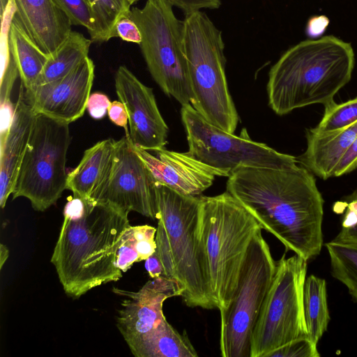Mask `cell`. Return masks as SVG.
I'll use <instances>...</instances> for the list:
<instances>
[{
	"label": "cell",
	"mask_w": 357,
	"mask_h": 357,
	"mask_svg": "<svg viewBox=\"0 0 357 357\" xmlns=\"http://www.w3.org/2000/svg\"><path fill=\"white\" fill-rule=\"evenodd\" d=\"M285 247L306 261L323 245L324 199L312 172L296 162L280 169L241 167L227 190Z\"/></svg>",
	"instance_id": "cell-1"
},
{
	"label": "cell",
	"mask_w": 357,
	"mask_h": 357,
	"mask_svg": "<svg viewBox=\"0 0 357 357\" xmlns=\"http://www.w3.org/2000/svg\"><path fill=\"white\" fill-rule=\"evenodd\" d=\"M128 213L77 196L68 201L51 258L67 295L79 298L122 277L116 259L123 234L130 226Z\"/></svg>",
	"instance_id": "cell-2"
},
{
	"label": "cell",
	"mask_w": 357,
	"mask_h": 357,
	"mask_svg": "<svg viewBox=\"0 0 357 357\" xmlns=\"http://www.w3.org/2000/svg\"><path fill=\"white\" fill-rule=\"evenodd\" d=\"M354 52L334 36L305 40L287 50L268 73V105L278 115L313 104L324 105L351 78Z\"/></svg>",
	"instance_id": "cell-3"
},
{
	"label": "cell",
	"mask_w": 357,
	"mask_h": 357,
	"mask_svg": "<svg viewBox=\"0 0 357 357\" xmlns=\"http://www.w3.org/2000/svg\"><path fill=\"white\" fill-rule=\"evenodd\" d=\"M156 194V251L163 275L177 282L188 307L215 308L199 241L201 196L183 195L158 183Z\"/></svg>",
	"instance_id": "cell-4"
},
{
	"label": "cell",
	"mask_w": 357,
	"mask_h": 357,
	"mask_svg": "<svg viewBox=\"0 0 357 357\" xmlns=\"http://www.w3.org/2000/svg\"><path fill=\"white\" fill-rule=\"evenodd\" d=\"M262 229L254 216L227 191L201 196L199 241L215 308L229 305L250 243Z\"/></svg>",
	"instance_id": "cell-5"
},
{
	"label": "cell",
	"mask_w": 357,
	"mask_h": 357,
	"mask_svg": "<svg viewBox=\"0 0 357 357\" xmlns=\"http://www.w3.org/2000/svg\"><path fill=\"white\" fill-rule=\"evenodd\" d=\"M183 22L190 103L210 123L234 134L238 115L228 89L222 31L200 10L185 15Z\"/></svg>",
	"instance_id": "cell-6"
},
{
	"label": "cell",
	"mask_w": 357,
	"mask_h": 357,
	"mask_svg": "<svg viewBox=\"0 0 357 357\" xmlns=\"http://www.w3.org/2000/svg\"><path fill=\"white\" fill-rule=\"evenodd\" d=\"M130 17L141 33L139 45L153 79L181 106L190 104L183 20L176 17L168 0H146L142 8H132Z\"/></svg>",
	"instance_id": "cell-7"
},
{
	"label": "cell",
	"mask_w": 357,
	"mask_h": 357,
	"mask_svg": "<svg viewBox=\"0 0 357 357\" xmlns=\"http://www.w3.org/2000/svg\"><path fill=\"white\" fill-rule=\"evenodd\" d=\"M69 123L36 114L19 169L13 199H28L33 209L44 211L67 189Z\"/></svg>",
	"instance_id": "cell-8"
},
{
	"label": "cell",
	"mask_w": 357,
	"mask_h": 357,
	"mask_svg": "<svg viewBox=\"0 0 357 357\" xmlns=\"http://www.w3.org/2000/svg\"><path fill=\"white\" fill-rule=\"evenodd\" d=\"M307 261L284 255L262 303L250 340V357H266L284 344L307 337L303 310Z\"/></svg>",
	"instance_id": "cell-9"
},
{
	"label": "cell",
	"mask_w": 357,
	"mask_h": 357,
	"mask_svg": "<svg viewBox=\"0 0 357 357\" xmlns=\"http://www.w3.org/2000/svg\"><path fill=\"white\" fill-rule=\"evenodd\" d=\"M276 270L261 230L252 238L237 287L220 312V349L223 357H250L251 335Z\"/></svg>",
	"instance_id": "cell-10"
},
{
	"label": "cell",
	"mask_w": 357,
	"mask_h": 357,
	"mask_svg": "<svg viewBox=\"0 0 357 357\" xmlns=\"http://www.w3.org/2000/svg\"><path fill=\"white\" fill-rule=\"evenodd\" d=\"M181 114L187 135L188 152L229 176L241 167L280 169L297 162L293 155L252 141L245 128L236 136L212 125L191 104L182 105Z\"/></svg>",
	"instance_id": "cell-11"
},
{
	"label": "cell",
	"mask_w": 357,
	"mask_h": 357,
	"mask_svg": "<svg viewBox=\"0 0 357 357\" xmlns=\"http://www.w3.org/2000/svg\"><path fill=\"white\" fill-rule=\"evenodd\" d=\"M96 203L158 219L156 181L126 135L116 140L112 172Z\"/></svg>",
	"instance_id": "cell-12"
},
{
	"label": "cell",
	"mask_w": 357,
	"mask_h": 357,
	"mask_svg": "<svg viewBox=\"0 0 357 357\" xmlns=\"http://www.w3.org/2000/svg\"><path fill=\"white\" fill-rule=\"evenodd\" d=\"M116 94L128 114L132 144L146 151L165 148L168 127L158 107L153 89L144 85L125 66L115 74Z\"/></svg>",
	"instance_id": "cell-13"
},
{
	"label": "cell",
	"mask_w": 357,
	"mask_h": 357,
	"mask_svg": "<svg viewBox=\"0 0 357 357\" xmlns=\"http://www.w3.org/2000/svg\"><path fill=\"white\" fill-rule=\"evenodd\" d=\"M95 73L89 56L67 75L57 80L24 89L28 102L36 114L70 123L86 109Z\"/></svg>",
	"instance_id": "cell-14"
},
{
	"label": "cell",
	"mask_w": 357,
	"mask_h": 357,
	"mask_svg": "<svg viewBox=\"0 0 357 357\" xmlns=\"http://www.w3.org/2000/svg\"><path fill=\"white\" fill-rule=\"evenodd\" d=\"M127 298L119 311L116 326L129 348L156 330L165 320L162 306L165 300L181 296L183 289L175 280L161 275L148 281L137 291L113 288Z\"/></svg>",
	"instance_id": "cell-15"
},
{
	"label": "cell",
	"mask_w": 357,
	"mask_h": 357,
	"mask_svg": "<svg viewBox=\"0 0 357 357\" xmlns=\"http://www.w3.org/2000/svg\"><path fill=\"white\" fill-rule=\"evenodd\" d=\"M132 145L156 183L183 195L199 196L213 184L215 176H229L228 173L201 162L188 152L162 148L153 151L155 153L153 155L141 147Z\"/></svg>",
	"instance_id": "cell-16"
},
{
	"label": "cell",
	"mask_w": 357,
	"mask_h": 357,
	"mask_svg": "<svg viewBox=\"0 0 357 357\" xmlns=\"http://www.w3.org/2000/svg\"><path fill=\"white\" fill-rule=\"evenodd\" d=\"M13 22L48 56L54 54L73 31L68 16L53 0H14Z\"/></svg>",
	"instance_id": "cell-17"
},
{
	"label": "cell",
	"mask_w": 357,
	"mask_h": 357,
	"mask_svg": "<svg viewBox=\"0 0 357 357\" xmlns=\"http://www.w3.org/2000/svg\"><path fill=\"white\" fill-rule=\"evenodd\" d=\"M15 115L7 135L0 139V206L13 193L36 114L28 102L21 84Z\"/></svg>",
	"instance_id": "cell-18"
},
{
	"label": "cell",
	"mask_w": 357,
	"mask_h": 357,
	"mask_svg": "<svg viewBox=\"0 0 357 357\" xmlns=\"http://www.w3.org/2000/svg\"><path fill=\"white\" fill-rule=\"evenodd\" d=\"M116 140L99 141L86 149L78 165L68 174L67 189L73 196L96 203L109 178Z\"/></svg>",
	"instance_id": "cell-19"
},
{
	"label": "cell",
	"mask_w": 357,
	"mask_h": 357,
	"mask_svg": "<svg viewBox=\"0 0 357 357\" xmlns=\"http://www.w3.org/2000/svg\"><path fill=\"white\" fill-rule=\"evenodd\" d=\"M357 136V121L344 128L324 133L306 131L307 149L297 162L323 179L333 176L340 159Z\"/></svg>",
	"instance_id": "cell-20"
},
{
	"label": "cell",
	"mask_w": 357,
	"mask_h": 357,
	"mask_svg": "<svg viewBox=\"0 0 357 357\" xmlns=\"http://www.w3.org/2000/svg\"><path fill=\"white\" fill-rule=\"evenodd\" d=\"M136 357H197L184 331L179 333L165 319L156 330L130 348Z\"/></svg>",
	"instance_id": "cell-21"
},
{
	"label": "cell",
	"mask_w": 357,
	"mask_h": 357,
	"mask_svg": "<svg viewBox=\"0 0 357 357\" xmlns=\"http://www.w3.org/2000/svg\"><path fill=\"white\" fill-rule=\"evenodd\" d=\"M10 51L25 89L36 85L50 56L43 52L16 23L12 21L9 33Z\"/></svg>",
	"instance_id": "cell-22"
},
{
	"label": "cell",
	"mask_w": 357,
	"mask_h": 357,
	"mask_svg": "<svg viewBox=\"0 0 357 357\" xmlns=\"http://www.w3.org/2000/svg\"><path fill=\"white\" fill-rule=\"evenodd\" d=\"M91 43L81 33L72 31L59 50L49 57L36 85L57 80L73 71L89 56Z\"/></svg>",
	"instance_id": "cell-23"
},
{
	"label": "cell",
	"mask_w": 357,
	"mask_h": 357,
	"mask_svg": "<svg viewBox=\"0 0 357 357\" xmlns=\"http://www.w3.org/2000/svg\"><path fill=\"white\" fill-rule=\"evenodd\" d=\"M303 310L307 336L317 344L330 321L325 280L313 275L306 278L303 287Z\"/></svg>",
	"instance_id": "cell-24"
},
{
	"label": "cell",
	"mask_w": 357,
	"mask_h": 357,
	"mask_svg": "<svg viewBox=\"0 0 357 357\" xmlns=\"http://www.w3.org/2000/svg\"><path fill=\"white\" fill-rule=\"evenodd\" d=\"M157 229L149 226H129L125 230L117 252L116 264L123 273L133 264L146 260L157 248Z\"/></svg>",
	"instance_id": "cell-25"
},
{
	"label": "cell",
	"mask_w": 357,
	"mask_h": 357,
	"mask_svg": "<svg viewBox=\"0 0 357 357\" xmlns=\"http://www.w3.org/2000/svg\"><path fill=\"white\" fill-rule=\"evenodd\" d=\"M94 17V30L90 39L94 43L107 42L116 37L117 22L130 17L132 6L129 0H86Z\"/></svg>",
	"instance_id": "cell-26"
},
{
	"label": "cell",
	"mask_w": 357,
	"mask_h": 357,
	"mask_svg": "<svg viewBox=\"0 0 357 357\" xmlns=\"http://www.w3.org/2000/svg\"><path fill=\"white\" fill-rule=\"evenodd\" d=\"M332 275L343 283L357 301V243L333 239L325 244Z\"/></svg>",
	"instance_id": "cell-27"
},
{
	"label": "cell",
	"mask_w": 357,
	"mask_h": 357,
	"mask_svg": "<svg viewBox=\"0 0 357 357\" xmlns=\"http://www.w3.org/2000/svg\"><path fill=\"white\" fill-rule=\"evenodd\" d=\"M324 107V114L319 123L310 129L314 133L337 130L357 121V97L340 104L333 100Z\"/></svg>",
	"instance_id": "cell-28"
},
{
	"label": "cell",
	"mask_w": 357,
	"mask_h": 357,
	"mask_svg": "<svg viewBox=\"0 0 357 357\" xmlns=\"http://www.w3.org/2000/svg\"><path fill=\"white\" fill-rule=\"evenodd\" d=\"M12 18L5 16L1 21V84L0 103L10 100L13 84L19 71L10 51L8 33Z\"/></svg>",
	"instance_id": "cell-29"
},
{
	"label": "cell",
	"mask_w": 357,
	"mask_h": 357,
	"mask_svg": "<svg viewBox=\"0 0 357 357\" xmlns=\"http://www.w3.org/2000/svg\"><path fill=\"white\" fill-rule=\"evenodd\" d=\"M68 16L73 25L84 26L89 35L94 30L95 20L86 0H53Z\"/></svg>",
	"instance_id": "cell-30"
},
{
	"label": "cell",
	"mask_w": 357,
	"mask_h": 357,
	"mask_svg": "<svg viewBox=\"0 0 357 357\" xmlns=\"http://www.w3.org/2000/svg\"><path fill=\"white\" fill-rule=\"evenodd\" d=\"M317 344L309 337L292 340L272 351L266 357H319Z\"/></svg>",
	"instance_id": "cell-31"
},
{
	"label": "cell",
	"mask_w": 357,
	"mask_h": 357,
	"mask_svg": "<svg viewBox=\"0 0 357 357\" xmlns=\"http://www.w3.org/2000/svg\"><path fill=\"white\" fill-rule=\"evenodd\" d=\"M346 206L341 230L334 239L357 243V190L350 197Z\"/></svg>",
	"instance_id": "cell-32"
},
{
	"label": "cell",
	"mask_w": 357,
	"mask_h": 357,
	"mask_svg": "<svg viewBox=\"0 0 357 357\" xmlns=\"http://www.w3.org/2000/svg\"><path fill=\"white\" fill-rule=\"evenodd\" d=\"M115 31L116 37L123 40L138 45L141 43L142 36L139 29L130 17L120 19L115 26Z\"/></svg>",
	"instance_id": "cell-33"
},
{
	"label": "cell",
	"mask_w": 357,
	"mask_h": 357,
	"mask_svg": "<svg viewBox=\"0 0 357 357\" xmlns=\"http://www.w3.org/2000/svg\"><path fill=\"white\" fill-rule=\"evenodd\" d=\"M110 103L107 96L96 92L90 95L86 103V109L93 119L99 120L107 114Z\"/></svg>",
	"instance_id": "cell-34"
},
{
	"label": "cell",
	"mask_w": 357,
	"mask_h": 357,
	"mask_svg": "<svg viewBox=\"0 0 357 357\" xmlns=\"http://www.w3.org/2000/svg\"><path fill=\"white\" fill-rule=\"evenodd\" d=\"M173 6L181 9L185 15L203 8L217 9L221 6V0H168Z\"/></svg>",
	"instance_id": "cell-35"
},
{
	"label": "cell",
	"mask_w": 357,
	"mask_h": 357,
	"mask_svg": "<svg viewBox=\"0 0 357 357\" xmlns=\"http://www.w3.org/2000/svg\"><path fill=\"white\" fill-rule=\"evenodd\" d=\"M357 168V136L336 166L333 176H340Z\"/></svg>",
	"instance_id": "cell-36"
},
{
	"label": "cell",
	"mask_w": 357,
	"mask_h": 357,
	"mask_svg": "<svg viewBox=\"0 0 357 357\" xmlns=\"http://www.w3.org/2000/svg\"><path fill=\"white\" fill-rule=\"evenodd\" d=\"M110 121L125 130L126 135L129 137L128 114L125 105L121 101H113L110 103L107 112Z\"/></svg>",
	"instance_id": "cell-37"
},
{
	"label": "cell",
	"mask_w": 357,
	"mask_h": 357,
	"mask_svg": "<svg viewBox=\"0 0 357 357\" xmlns=\"http://www.w3.org/2000/svg\"><path fill=\"white\" fill-rule=\"evenodd\" d=\"M329 24V20L324 15L314 16L311 17L307 24L306 33L312 38H315L325 32Z\"/></svg>",
	"instance_id": "cell-38"
},
{
	"label": "cell",
	"mask_w": 357,
	"mask_h": 357,
	"mask_svg": "<svg viewBox=\"0 0 357 357\" xmlns=\"http://www.w3.org/2000/svg\"><path fill=\"white\" fill-rule=\"evenodd\" d=\"M144 266L152 279L163 275V266L156 250L145 260Z\"/></svg>",
	"instance_id": "cell-39"
},
{
	"label": "cell",
	"mask_w": 357,
	"mask_h": 357,
	"mask_svg": "<svg viewBox=\"0 0 357 357\" xmlns=\"http://www.w3.org/2000/svg\"><path fill=\"white\" fill-rule=\"evenodd\" d=\"M9 256V250L7 247L3 243L0 245V269L3 268V266Z\"/></svg>",
	"instance_id": "cell-40"
},
{
	"label": "cell",
	"mask_w": 357,
	"mask_h": 357,
	"mask_svg": "<svg viewBox=\"0 0 357 357\" xmlns=\"http://www.w3.org/2000/svg\"><path fill=\"white\" fill-rule=\"evenodd\" d=\"M11 0H0V18L1 19Z\"/></svg>",
	"instance_id": "cell-41"
},
{
	"label": "cell",
	"mask_w": 357,
	"mask_h": 357,
	"mask_svg": "<svg viewBox=\"0 0 357 357\" xmlns=\"http://www.w3.org/2000/svg\"><path fill=\"white\" fill-rule=\"evenodd\" d=\"M139 0H129L130 3L131 5H132L133 3H136L137 1H138Z\"/></svg>",
	"instance_id": "cell-42"
}]
</instances>
